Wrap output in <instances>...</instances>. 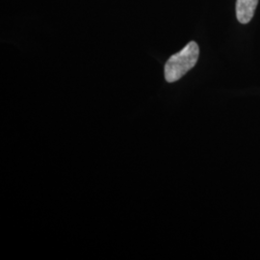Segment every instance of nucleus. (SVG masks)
Masks as SVG:
<instances>
[{
  "label": "nucleus",
  "instance_id": "f257e3e1",
  "mask_svg": "<svg viewBox=\"0 0 260 260\" xmlns=\"http://www.w3.org/2000/svg\"><path fill=\"white\" fill-rule=\"evenodd\" d=\"M200 55L196 42H190L179 52L171 56L165 65V79L169 83L176 82L195 67Z\"/></svg>",
  "mask_w": 260,
  "mask_h": 260
},
{
  "label": "nucleus",
  "instance_id": "f03ea898",
  "mask_svg": "<svg viewBox=\"0 0 260 260\" xmlns=\"http://www.w3.org/2000/svg\"><path fill=\"white\" fill-rule=\"evenodd\" d=\"M258 4V0H237L236 1V17L242 24L251 21Z\"/></svg>",
  "mask_w": 260,
  "mask_h": 260
}]
</instances>
